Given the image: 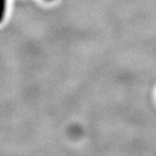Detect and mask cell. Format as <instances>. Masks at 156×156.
<instances>
[{
	"mask_svg": "<svg viewBox=\"0 0 156 156\" xmlns=\"http://www.w3.org/2000/svg\"><path fill=\"white\" fill-rule=\"evenodd\" d=\"M6 12V0H0V23L3 21Z\"/></svg>",
	"mask_w": 156,
	"mask_h": 156,
	"instance_id": "obj_1",
	"label": "cell"
}]
</instances>
